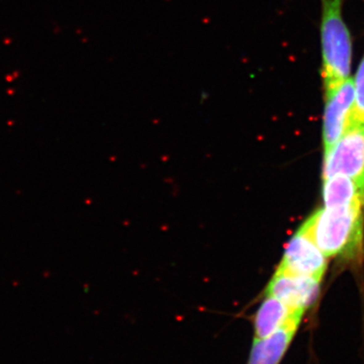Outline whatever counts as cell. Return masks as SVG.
<instances>
[{
  "label": "cell",
  "instance_id": "obj_1",
  "mask_svg": "<svg viewBox=\"0 0 364 364\" xmlns=\"http://www.w3.org/2000/svg\"><path fill=\"white\" fill-rule=\"evenodd\" d=\"M363 206L325 207L312 213L300 229L326 257L354 258L362 251Z\"/></svg>",
  "mask_w": 364,
  "mask_h": 364
},
{
  "label": "cell",
  "instance_id": "obj_2",
  "mask_svg": "<svg viewBox=\"0 0 364 364\" xmlns=\"http://www.w3.org/2000/svg\"><path fill=\"white\" fill-rule=\"evenodd\" d=\"M344 0H322V78L324 91L349 78L352 63V39L342 7Z\"/></svg>",
  "mask_w": 364,
  "mask_h": 364
},
{
  "label": "cell",
  "instance_id": "obj_3",
  "mask_svg": "<svg viewBox=\"0 0 364 364\" xmlns=\"http://www.w3.org/2000/svg\"><path fill=\"white\" fill-rule=\"evenodd\" d=\"M324 179L337 174L364 183V127L351 126L325 150Z\"/></svg>",
  "mask_w": 364,
  "mask_h": 364
},
{
  "label": "cell",
  "instance_id": "obj_4",
  "mask_svg": "<svg viewBox=\"0 0 364 364\" xmlns=\"http://www.w3.org/2000/svg\"><path fill=\"white\" fill-rule=\"evenodd\" d=\"M354 102L353 80L349 77L340 85L325 91L323 138L325 150L336 143L349 130Z\"/></svg>",
  "mask_w": 364,
  "mask_h": 364
},
{
  "label": "cell",
  "instance_id": "obj_5",
  "mask_svg": "<svg viewBox=\"0 0 364 364\" xmlns=\"http://www.w3.org/2000/svg\"><path fill=\"white\" fill-rule=\"evenodd\" d=\"M326 267V255L301 229H298L287 244L277 269L322 281Z\"/></svg>",
  "mask_w": 364,
  "mask_h": 364
},
{
  "label": "cell",
  "instance_id": "obj_6",
  "mask_svg": "<svg viewBox=\"0 0 364 364\" xmlns=\"http://www.w3.org/2000/svg\"><path fill=\"white\" fill-rule=\"evenodd\" d=\"M320 283L314 278L277 269L269 282L266 294L281 300L290 308L305 312L318 298Z\"/></svg>",
  "mask_w": 364,
  "mask_h": 364
},
{
  "label": "cell",
  "instance_id": "obj_7",
  "mask_svg": "<svg viewBox=\"0 0 364 364\" xmlns=\"http://www.w3.org/2000/svg\"><path fill=\"white\" fill-rule=\"evenodd\" d=\"M304 312L290 308L281 300L266 294L253 318L254 338H266L289 323L300 322Z\"/></svg>",
  "mask_w": 364,
  "mask_h": 364
},
{
  "label": "cell",
  "instance_id": "obj_8",
  "mask_svg": "<svg viewBox=\"0 0 364 364\" xmlns=\"http://www.w3.org/2000/svg\"><path fill=\"white\" fill-rule=\"evenodd\" d=\"M300 322H292L270 336L254 338L246 364H280L285 356Z\"/></svg>",
  "mask_w": 364,
  "mask_h": 364
},
{
  "label": "cell",
  "instance_id": "obj_9",
  "mask_svg": "<svg viewBox=\"0 0 364 364\" xmlns=\"http://www.w3.org/2000/svg\"><path fill=\"white\" fill-rule=\"evenodd\" d=\"M323 199L325 207L364 205V183L341 174L325 178Z\"/></svg>",
  "mask_w": 364,
  "mask_h": 364
},
{
  "label": "cell",
  "instance_id": "obj_10",
  "mask_svg": "<svg viewBox=\"0 0 364 364\" xmlns=\"http://www.w3.org/2000/svg\"><path fill=\"white\" fill-rule=\"evenodd\" d=\"M353 86H354V102H353L350 127H364V55L359 63L355 79L353 81Z\"/></svg>",
  "mask_w": 364,
  "mask_h": 364
}]
</instances>
